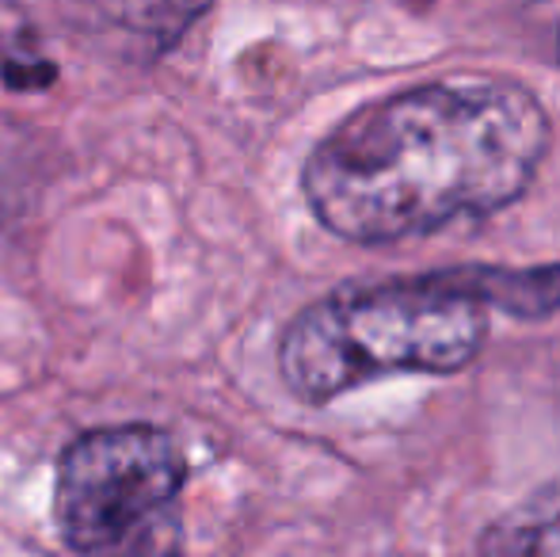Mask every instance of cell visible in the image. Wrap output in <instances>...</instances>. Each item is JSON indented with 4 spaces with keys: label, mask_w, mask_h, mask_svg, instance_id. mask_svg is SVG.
I'll return each instance as SVG.
<instances>
[{
    "label": "cell",
    "mask_w": 560,
    "mask_h": 557,
    "mask_svg": "<svg viewBox=\"0 0 560 557\" xmlns=\"http://www.w3.org/2000/svg\"><path fill=\"white\" fill-rule=\"evenodd\" d=\"M480 557H560V481L500 515L480 538Z\"/></svg>",
    "instance_id": "cell-4"
},
{
    "label": "cell",
    "mask_w": 560,
    "mask_h": 557,
    "mask_svg": "<svg viewBox=\"0 0 560 557\" xmlns=\"http://www.w3.org/2000/svg\"><path fill=\"white\" fill-rule=\"evenodd\" d=\"M488 310L469 268L336 290L287 328L282 379L305 405H328L385 374H454L485 348Z\"/></svg>",
    "instance_id": "cell-2"
},
{
    "label": "cell",
    "mask_w": 560,
    "mask_h": 557,
    "mask_svg": "<svg viewBox=\"0 0 560 557\" xmlns=\"http://www.w3.org/2000/svg\"><path fill=\"white\" fill-rule=\"evenodd\" d=\"M107 12L133 31H161L164 43L179 35L195 15L207 12L214 0H104Z\"/></svg>",
    "instance_id": "cell-5"
},
{
    "label": "cell",
    "mask_w": 560,
    "mask_h": 557,
    "mask_svg": "<svg viewBox=\"0 0 560 557\" xmlns=\"http://www.w3.org/2000/svg\"><path fill=\"white\" fill-rule=\"evenodd\" d=\"M549 115L508 77H450L351 112L305 161V199L354 245L435 233L511 207L538 176Z\"/></svg>",
    "instance_id": "cell-1"
},
{
    "label": "cell",
    "mask_w": 560,
    "mask_h": 557,
    "mask_svg": "<svg viewBox=\"0 0 560 557\" xmlns=\"http://www.w3.org/2000/svg\"><path fill=\"white\" fill-rule=\"evenodd\" d=\"M557 54H560V31H557Z\"/></svg>",
    "instance_id": "cell-6"
},
{
    "label": "cell",
    "mask_w": 560,
    "mask_h": 557,
    "mask_svg": "<svg viewBox=\"0 0 560 557\" xmlns=\"http://www.w3.org/2000/svg\"><path fill=\"white\" fill-rule=\"evenodd\" d=\"M184 474L168 431L149 423L89 431L58 469L61 535L81 557H179Z\"/></svg>",
    "instance_id": "cell-3"
}]
</instances>
